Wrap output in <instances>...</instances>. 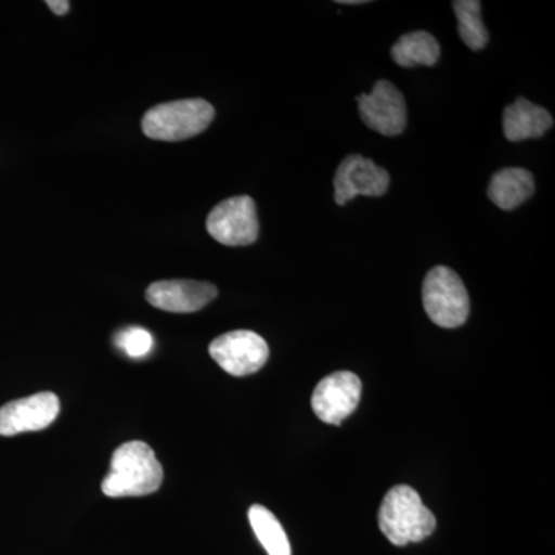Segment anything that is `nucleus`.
I'll use <instances>...</instances> for the list:
<instances>
[{
  "mask_svg": "<svg viewBox=\"0 0 555 555\" xmlns=\"http://www.w3.org/2000/svg\"><path fill=\"white\" fill-rule=\"evenodd\" d=\"M163 480V465L155 451L144 441H129L113 452L102 492L112 499L150 495L158 491Z\"/></svg>",
  "mask_w": 555,
  "mask_h": 555,
  "instance_id": "nucleus-1",
  "label": "nucleus"
},
{
  "mask_svg": "<svg viewBox=\"0 0 555 555\" xmlns=\"http://www.w3.org/2000/svg\"><path fill=\"white\" fill-rule=\"evenodd\" d=\"M379 529L392 545L418 543L436 531L437 520L423 505L418 492L411 486L390 489L383 499L378 513Z\"/></svg>",
  "mask_w": 555,
  "mask_h": 555,
  "instance_id": "nucleus-2",
  "label": "nucleus"
},
{
  "mask_svg": "<svg viewBox=\"0 0 555 555\" xmlns=\"http://www.w3.org/2000/svg\"><path fill=\"white\" fill-rule=\"evenodd\" d=\"M215 108L204 100L167 102L150 108L142 118V131L155 141L178 142L198 137L210 126Z\"/></svg>",
  "mask_w": 555,
  "mask_h": 555,
  "instance_id": "nucleus-3",
  "label": "nucleus"
},
{
  "mask_svg": "<svg viewBox=\"0 0 555 555\" xmlns=\"http://www.w3.org/2000/svg\"><path fill=\"white\" fill-rule=\"evenodd\" d=\"M423 308L427 317L443 328H456L469 317V295L454 270L437 266L423 283Z\"/></svg>",
  "mask_w": 555,
  "mask_h": 555,
  "instance_id": "nucleus-4",
  "label": "nucleus"
},
{
  "mask_svg": "<svg viewBox=\"0 0 555 555\" xmlns=\"http://www.w3.org/2000/svg\"><path fill=\"white\" fill-rule=\"evenodd\" d=\"M207 232L224 246H250L259 235L255 201L250 196L222 201L207 217Z\"/></svg>",
  "mask_w": 555,
  "mask_h": 555,
  "instance_id": "nucleus-5",
  "label": "nucleus"
},
{
  "mask_svg": "<svg viewBox=\"0 0 555 555\" xmlns=\"http://www.w3.org/2000/svg\"><path fill=\"white\" fill-rule=\"evenodd\" d=\"M215 361L233 377H247L269 360L266 339L251 331H233L215 338L208 347Z\"/></svg>",
  "mask_w": 555,
  "mask_h": 555,
  "instance_id": "nucleus-6",
  "label": "nucleus"
},
{
  "mask_svg": "<svg viewBox=\"0 0 555 555\" xmlns=\"http://www.w3.org/2000/svg\"><path fill=\"white\" fill-rule=\"evenodd\" d=\"M357 101L361 119L369 129L385 137H398L406 129V101L389 80H377L371 93L360 94Z\"/></svg>",
  "mask_w": 555,
  "mask_h": 555,
  "instance_id": "nucleus-7",
  "label": "nucleus"
},
{
  "mask_svg": "<svg viewBox=\"0 0 555 555\" xmlns=\"http://www.w3.org/2000/svg\"><path fill=\"white\" fill-rule=\"evenodd\" d=\"M360 378L352 372H335L321 379L313 390L312 409L321 422L339 426L360 403Z\"/></svg>",
  "mask_w": 555,
  "mask_h": 555,
  "instance_id": "nucleus-8",
  "label": "nucleus"
},
{
  "mask_svg": "<svg viewBox=\"0 0 555 555\" xmlns=\"http://www.w3.org/2000/svg\"><path fill=\"white\" fill-rule=\"evenodd\" d=\"M60 411V398L53 392L10 401L0 408V436L13 437L46 429L57 418Z\"/></svg>",
  "mask_w": 555,
  "mask_h": 555,
  "instance_id": "nucleus-9",
  "label": "nucleus"
},
{
  "mask_svg": "<svg viewBox=\"0 0 555 555\" xmlns=\"http://www.w3.org/2000/svg\"><path fill=\"white\" fill-rule=\"evenodd\" d=\"M335 201L345 206L356 196H382L390 185L389 173L372 159L361 155L347 156L334 179Z\"/></svg>",
  "mask_w": 555,
  "mask_h": 555,
  "instance_id": "nucleus-10",
  "label": "nucleus"
},
{
  "mask_svg": "<svg viewBox=\"0 0 555 555\" xmlns=\"http://www.w3.org/2000/svg\"><path fill=\"white\" fill-rule=\"evenodd\" d=\"M217 297L218 288L214 284L193 280L156 281L145 292L153 308L171 313L198 312Z\"/></svg>",
  "mask_w": 555,
  "mask_h": 555,
  "instance_id": "nucleus-11",
  "label": "nucleus"
},
{
  "mask_svg": "<svg viewBox=\"0 0 555 555\" xmlns=\"http://www.w3.org/2000/svg\"><path fill=\"white\" fill-rule=\"evenodd\" d=\"M553 124V116L547 109L532 104L525 98H518L514 104L507 105L503 113V131L511 142L542 138Z\"/></svg>",
  "mask_w": 555,
  "mask_h": 555,
  "instance_id": "nucleus-12",
  "label": "nucleus"
},
{
  "mask_svg": "<svg viewBox=\"0 0 555 555\" xmlns=\"http://www.w3.org/2000/svg\"><path fill=\"white\" fill-rule=\"evenodd\" d=\"M535 192L531 171L511 167L496 171L488 188V196L502 210H513L531 198Z\"/></svg>",
  "mask_w": 555,
  "mask_h": 555,
  "instance_id": "nucleus-13",
  "label": "nucleus"
},
{
  "mask_svg": "<svg viewBox=\"0 0 555 555\" xmlns=\"http://www.w3.org/2000/svg\"><path fill=\"white\" fill-rule=\"evenodd\" d=\"M440 46L427 31H412L401 36L392 47V60L400 67L411 68L415 65L433 67L440 60Z\"/></svg>",
  "mask_w": 555,
  "mask_h": 555,
  "instance_id": "nucleus-14",
  "label": "nucleus"
},
{
  "mask_svg": "<svg viewBox=\"0 0 555 555\" xmlns=\"http://www.w3.org/2000/svg\"><path fill=\"white\" fill-rule=\"evenodd\" d=\"M248 521L259 543L269 555H292L286 531L268 507L254 505L248 509Z\"/></svg>",
  "mask_w": 555,
  "mask_h": 555,
  "instance_id": "nucleus-15",
  "label": "nucleus"
},
{
  "mask_svg": "<svg viewBox=\"0 0 555 555\" xmlns=\"http://www.w3.org/2000/svg\"><path fill=\"white\" fill-rule=\"evenodd\" d=\"M459 35L470 50H483L488 46L489 33L481 21V3L478 0H455Z\"/></svg>",
  "mask_w": 555,
  "mask_h": 555,
  "instance_id": "nucleus-16",
  "label": "nucleus"
},
{
  "mask_svg": "<svg viewBox=\"0 0 555 555\" xmlns=\"http://www.w3.org/2000/svg\"><path fill=\"white\" fill-rule=\"evenodd\" d=\"M116 346L130 358L147 357L153 350L152 334L144 327H127L122 328L115 338Z\"/></svg>",
  "mask_w": 555,
  "mask_h": 555,
  "instance_id": "nucleus-17",
  "label": "nucleus"
},
{
  "mask_svg": "<svg viewBox=\"0 0 555 555\" xmlns=\"http://www.w3.org/2000/svg\"><path fill=\"white\" fill-rule=\"evenodd\" d=\"M47 5H49V9L53 11L54 14H57V16H65L69 10V2H67V0H49Z\"/></svg>",
  "mask_w": 555,
  "mask_h": 555,
  "instance_id": "nucleus-18",
  "label": "nucleus"
},
{
  "mask_svg": "<svg viewBox=\"0 0 555 555\" xmlns=\"http://www.w3.org/2000/svg\"><path fill=\"white\" fill-rule=\"evenodd\" d=\"M338 3H341V5H361V3L367 2H363V0H339Z\"/></svg>",
  "mask_w": 555,
  "mask_h": 555,
  "instance_id": "nucleus-19",
  "label": "nucleus"
}]
</instances>
